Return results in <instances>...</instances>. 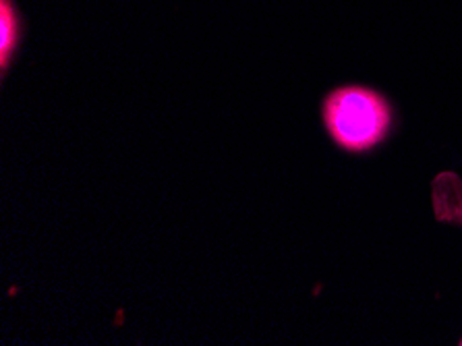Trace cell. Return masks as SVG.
Instances as JSON below:
<instances>
[{"instance_id": "cell-2", "label": "cell", "mask_w": 462, "mask_h": 346, "mask_svg": "<svg viewBox=\"0 0 462 346\" xmlns=\"http://www.w3.org/2000/svg\"><path fill=\"white\" fill-rule=\"evenodd\" d=\"M23 33L25 23L15 0H0V79L3 81L15 65Z\"/></svg>"}, {"instance_id": "cell-3", "label": "cell", "mask_w": 462, "mask_h": 346, "mask_svg": "<svg viewBox=\"0 0 462 346\" xmlns=\"http://www.w3.org/2000/svg\"><path fill=\"white\" fill-rule=\"evenodd\" d=\"M458 346H462V338H460V341H458Z\"/></svg>"}, {"instance_id": "cell-1", "label": "cell", "mask_w": 462, "mask_h": 346, "mask_svg": "<svg viewBox=\"0 0 462 346\" xmlns=\"http://www.w3.org/2000/svg\"><path fill=\"white\" fill-rule=\"evenodd\" d=\"M319 123L338 152L371 156L396 136L401 115L383 89L367 83H340L321 98Z\"/></svg>"}]
</instances>
